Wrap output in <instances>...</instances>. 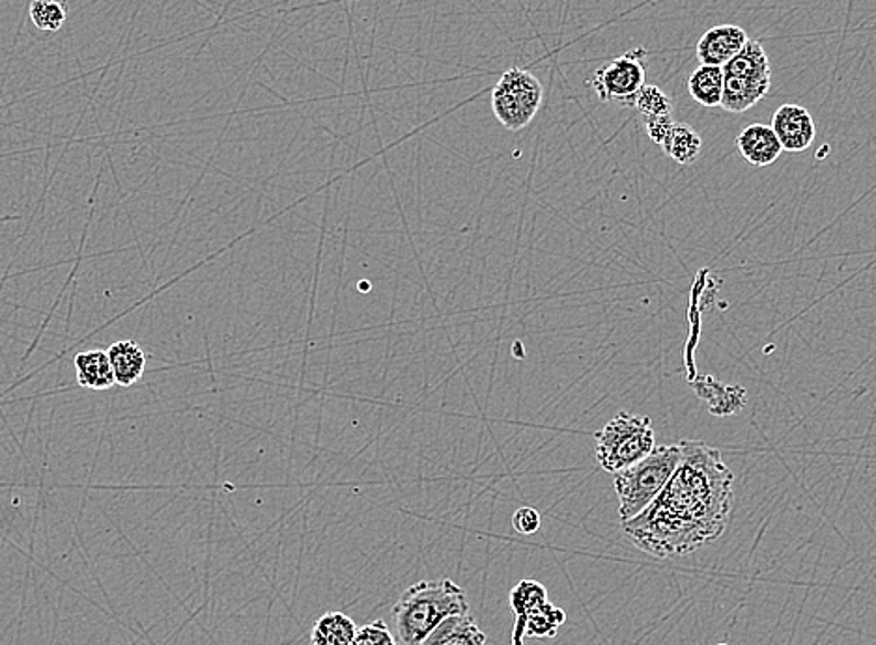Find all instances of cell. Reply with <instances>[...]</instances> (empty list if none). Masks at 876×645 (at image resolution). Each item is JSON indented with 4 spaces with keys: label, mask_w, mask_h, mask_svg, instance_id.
<instances>
[{
    "label": "cell",
    "mask_w": 876,
    "mask_h": 645,
    "mask_svg": "<svg viewBox=\"0 0 876 645\" xmlns=\"http://www.w3.org/2000/svg\"><path fill=\"white\" fill-rule=\"evenodd\" d=\"M679 467L647 508L622 522V533L649 556H688L725 532L733 508L731 468L703 440H680Z\"/></svg>",
    "instance_id": "1"
},
{
    "label": "cell",
    "mask_w": 876,
    "mask_h": 645,
    "mask_svg": "<svg viewBox=\"0 0 876 645\" xmlns=\"http://www.w3.org/2000/svg\"><path fill=\"white\" fill-rule=\"evenodd\" d=\"M470 612L464 587L451 579L423 581L408 587L391 616L400 645H419L443 620Z\"/></svg>",
    "instance_id": "2"
},
{
    "label": "cell",
    "mask_w": 876,
    "mask_h": 645,
    "mask_svg": "<svg viewBox=\"0 0 876 645\" xmlns=\"http://www.w3.org/2000/svg\"><path fill=\"white\" fill-rule=\"evenodd\" d=\"M680 457V445L660 446L632 467L615 474L620 522L638 517L658 497L674 468L679 467Z\"/></svg>",
    "instance_id": "3"
},
{
    "label": "cell",
    "mask_w": 876,
    "mask_h": 645,
    "mask_svg": "<svg viewBox=\"0 0 876 645\" xmlns=\"http://www.w3.org/2000/svg\"><path fill=\"white\" fill-rule=\"evenodd\" d=\"M723 94L720 107L742 114L769 94L772 67L769 54L758 40H748L739 54L723 65Z\"/></svg>",
    "instance_id": "4"
},
{
    "label": "cell",
    "mask_w": 876,
    "mask_h": 645,
    "mask_svg": "<svg viewBox=\"0 0 876 645\" xmlns=\"http://www.w3.org/2000/svg\"><path fill=\"white\" fill-rule=\"evenodd\" d=\"M595 440L598 465L606 472L617 474L655 450V429L649 416L619 413L595 433Z\"/></svg>",
    "instance_id": "5"
},
{
    "label": "cell",
    "mask_w": 876,
    "mask_h": 645,
    "mask_svg": "<svg viewBox=\"0 0 876 645\" xmlns=\"http://www.w3.org/2000/svg\"><path fill=\"white\" fill-rule=\"evenodd\" d=\"M543 95V84L533 73L513 67L501 75L492 90L495 118L505 129H524L537 116Z\"/></svg>",
    "instance_id": "6"
},
{
    "label": "cell",
    "mask_w": 876,
    "mask_h": 645,
    "mask_svg": "<svg viewBox=\"0 0 876 645\" xmlns=\"http://www.w3.org/2000/svg\"><path fill=\"white\" fill-rule=\"evenodd\" d=\"M645 51L633 49L620 54L597 70L590 79V86L604 103H620L633 107L639 90L645 86Z\"/></svg>",
    "instance_id": "7"
},
{
    "label": "cell",
    "mask_w": 876,
    "mask_h": 645,
    "mask_svg": "<svg viewBox=\"0 0 876 645\" xmlns=\"http://www.w3.org/2000/svg\"><path fill=\"white\" fill-rule=\"evenodd\" d=\"M772 131L780 141L783 152L800 154L810 148L815 137L817 127L807 108L802 105H781L772 116Z\"/></svg>",
    "instance_id": "8"
},
{
    "label": "cell",
    "mask_w": 876,
    "mask_h": 645,
    "mask_svg": "<svg viewBox=\"0 0 876 645\" xmlns=\"http://www.w3.org/2000/svg\"><path fill=\"white\" fill-rule=\"evenodd\" d=\"M750 38L739 24H718L707 30L698 42V60L701 65L723 67L734 54L740 53Z\"/></svg>",
    "instance_id": "9"
},
{
    "label": "cell",
    "mask_w": 876,
    "mask_h": 645,
    "mask_svg": "<svg viewBox=\"0 0 876 645\" xmlns=\"http://www.w3.org/2000/svg\"><path fill=\"white\" fill-rule=\"evenodd\" d=\"M736 148H739L742 159L753 166L774 165L783 154V148H781L774 131L770 125L764 124H751L742 129V133L736 137Z\"/></svg>",
    "instance_id": "10"
},
{
    "label": "cell",
    "mask_w": 876,
    "mask_h": 645,
    "mask_svg": "<svg viewBox=\"0 0 876 645\" xmlns=\"http://www.w3.org/2000/svg\"><path fill=\"white\" fill-rule=\"evenodd\" d=\"M419 645H488V636L467 612L443 620Z\"/></svg>",
    "instance_id": "11"
},
{
    "label": "cell",
    "mask_w": 876,
    "mask_h": 645,
    "mask_svg": "<svg viewBox=\"0 0 876 645\" xmlns=\"http://www.w3.org/2000/svg\"><path fill=\"white\" fill-rule=\"evenodd\" d=\"M544 603H548V590L533 579H524L511 590V608L516 617L513 628V645H525V622Z\"/></svg>",
    "instance_id": "12"
},
{
    "label": "cell",
    "mask_w": 876,
    "mask_h": 645,
    "mask_svg": "<svg viewBox=\"0 0 876 645\" xmlns=\"http://www.w3.org/2000/svg\"><path fill=\"white\" fill-rule=\"evenodd\" d=\"M109 362L113 367L114 383L118 386H133L143 379L146 370V355L141 345L133 340H120L107 350Z\"/></svg>",
    "instance_id": "13"
},
{
    "label": "cell",
    "mask_w": 876,
    "mask_h": 645,
    "mask_svg": "<svg viewBox=\"0 0 876 645\" xmlns=\"http://www.w3.org/2000/svg\"><path fill=\"white\" fill-rule=\"evenodd\" d=\"M73 366H75L79 386H83V388L109 391L116 385L107 351H83L73 358Z\"/></svg>",
    "instance_id": "14"
},
{
    "label": "cell",
    "mask_w": 876,
    "mask_h": 645,
    "mask_svg": "<svg viewBox=\"0 0 876 645\" xmlns=\"http://www.w3.org/2000/svg\"><path fill=\"white\" fill-rule=\"evenodd\" d=\"M358 625L342 612H328L312 625V645H352Z\"/></svg>",
    "instance_id": "15"
},
{
    "label": "cell",
    "mask_w": 876,
    "mask_h": 645,
    "mask_svg": "<svg viewBox=\"0 0 876 645\" xmlns=\"http://www.w3.org/2000/svg\"><path fill=\"white\" fill-rule=\"evenodd\" d=\"M701 137L688 124L674 122L668 135L660 143L663 154L677 160L679 165H693L701 154Z\"/></svg>",
    "instance_id": "16"
},
{
    "label": "cell",
    "mask_w": 876,
    "mask_h": 645,
    "mask_svg": "<svg viewBox=\"0 0 876 645\" xmlns=\"http://www.w3.org/2000/svg\"><path fill=\"white\" fill-rule=\"evenodd\" d=\"M693 101L703 107H720L723 94V70L715 65H699L688 81Z\"/></svg>",
    "instance_id": "17"
},
{
    "label": "cell",
    "mask_w": 876,
    "mask_h": 645,
    "mask_svg": "<svg viewBox=\"0 0 876 645\" xmlns=\"http://www.w3.org/2000/svg\"><path fill=\"white\" fill-rule=\"evenodd\" d=\"M692 386L695 394H698L703 402H707L712 415H736L740 409H744V407H740L736 403L725 399V396H734V394L744 392V388H740V386L723 385V383L712 379V377H699V379L693 381Z\"/></svg>",
    "instance_id": "18"
},
{
    "label": "cell",
    "mask_w": 876,
    "mask_h": 645,
    "mask_svg": "<svg viewBox=\"0 0 876 645\" xmlns=\"http://www.w3.org/2000/svg\"><path fill=\"white\" fill-rule=\"evenodd\" d=\"M565 623H567V612L548 601L527 617L524 627L525 638H555Z\"/></svg>",
    "instance_id": "19"
},
{
    "label": "cell",
    "mask_w": 876,
    "mask_h": 645,
    "mask_svg": "<svg viewBox=\"0 0 876 645\" xmlns=\"http://www.w3.org/2000/svg\"><path fill=\"white\" fill-rule=\"evenodd\" d=\"M30 21L42 32H56L68 19V0H32Z\"/></svg>",
    "instance_id": "20"
},
{
    "label": "cell",
    "mask_w": 876,
    "mask_h": 645,
    "mask_svg": "<svg viewBox=\"0 0 876 645\" xmlns=\"http://www.w3.org/2000/svg\"><path fill=\"white\" fill-rule=\"evenodd\" d=\"M633 107H638L645 122L671 116L673 113L671 100L655 84H645L643 89L639 90L638 97L633 101Z\"/></svg>",
    "instance_id": "21"
},
{
    "label": "cell",
    "mask_w": 876,
    "mask_h": 645,
    "mask_svg": "<svg viewBox=\"0 0 876 645\" xmlns=\"http://www.w3.org/2000/svg\"><path fill=\"white\" fill-rule=\"evenodd\" d=\"M352 645H399L391 631H389L388 623L378 620V622L369 623L364 627L358 628V633L353 636Z\"/></svg>",
    "instance_id": "22"
},
{
    "label": "cell",
    "mask_w": 876,
    "mask_h": 645,
    "mask_svg": "<svg viewBox=\"0 0 876 645\" xmlns=\"http://www.w3.org/2000/svg\"><path fill=\"white\" fill-rule=\"evenodd\" d=\"M540 513L535 508H519L514 511L513 527L522 535H533L540 530Z\"/></svg>",
    "instance_id": "23"
},
{
    "label": "cell",
    "mask_w": 876,
    "mask_h": 645,
    "mask_svg": "<svg viewBox=\"0 0 876 645\" xmlns=\"http://www.w3.org/2000/svg\"><path fill=\"white\" fill-rule=\"evenodd\" d=\"M673 124L674 119L671 118V116H663V118L647 119V122H645V129H647V135H649L650 141L660 146L663 137L668 135Z\"/></svg>",
    "instance_id": "24"
},
{
    "label": "cell",
    "mask_w": 876,
    "mask_h": 645,
    "mask_svg": "<svg viewBox=\"0 0 876 645\" xmlns=\"http://www.w3.org/2000/svg\"><path fill=\"white\" fill-rule=\"evenodd\" d=\"M718 645H729V644H718Z\"/></svg>",
    "instance_id": "25"
}]
</instances>
